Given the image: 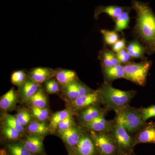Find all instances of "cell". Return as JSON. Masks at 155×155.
<instances>
[{
	"instance_id": "obj_33",
	"label": "cell",
	"mask_w": 155,
	"mask_h": 155,
	"mask_svg": "<svg viewBox=\"0 0 155 155\" xmlns=\"http://www.w3.org/2000/svg\"><path fill=\"white\" fill-rule=\"evenodd\" d=\"M45 83L46 91L49 94L57 93L60 91L59 84L57 80L50 79L46 81Z\"/></svg>"
},
{
	"instance_id": "obj_23",
	"label": "cell",
	"mask_w": 155,
	"mask_h": 155,
	"mask_svg": "<svg viewBox=\"0 0 155 155\" xmlns=\"http://www.w3.org/2000/svg\"><path fill=\"white\" fill-rule=\"evenodd\" d=\"M28 132L32 135L43 136L49 131V127L44 122H31L28 127Z\"/></svg>"
},
{
	"instance_id": "obj_37",
	"label": "cell",
	"mask_w": 155,
	"mask_h": 155,
	"mask_svg": "<svg viewBox=\"0 0 155 155\" xmlns=\"http://www.w3.org/2000/svg\"><path fill=\"white\" fill-rule=\"evenodd\" d=\"M16 117L19 120V122L23 126H25L28 124L30 121L31 116L29 113L26 110L20 111L16 115Z\"/></svg>"
},
{
	"instance_id": "obj_11",
	"label": "cell",
	"mask_w": 155,
	"mask_h": 155,
	"mask_svg": "<svg viewBox=\"0 0 155 155\" xmlns=\"http://www.w3.org/2000/svg\"><path fill=\"white\" fill-rule=\"evenodd\" d=\"M60 134L64 141L69 147L72 148L75 152V148L83 134L79 128L74 125Z\"/></svg>"
},
{
	"instance_id": "obj_32",
	"label": "cell",
	"mask_w": 155,
	"mask_h": 155,
	"mask_svg": "<svg viewBox=\"0 0 155 155\" xmlns=\"http://www.w3.org/2000/svg\"><path fill=\"white\" fill-rule=\"evenodd\" d=\"M31 113L33 116L39 121H45L48 117V111L45 108H40L32 107Z\"/></svg>"
},
{
	"instance_id": "obj_1",
	"label": "cell",
	"mask_w": 155,
	"mask_h": 155,
	"mask_svg": "<svg viewBox=\"0 0 155 155\" xmlns=\"http://www.w3.org/2000/svg\"><path fill=\"white\" fill-rule=\"evenodd\" d=\"M132 8L136 14V23L132 32L143 45L147 53L155 52V15L147 3L131 0Z\"/></svg>"
},
{
	"instance_id": "obj_22",
	"label": "cell",
	"mask_w": 155,
	"mask_h": 155,
	"mask_svg": "<svg viewBox=\"0 0 155 155\" xmlns=\"http://www.w3.org/2000/svg\"><path fill=\"white\" fill-rule=\"evenodd\" d=\"M38 85L31 80L30 78H27L25 83L21 86V92L22 95L25 98L29 99L38 91Z\"/></svg>"
},
{
	"instance_id": "obj_9",
	"label": "cell",
	"mask_w": 155,
	"mask_h": 155,
	"mask_svg": "<svg viewBox=\"0 0 155 155\" xmlns=\"http://www.w3.org/2000/svg\"><path fill=\"white\" fill-rule=\"evenodd\" d=\"M102 100L99 90L93 91L86 95L79 97L72 100V107L77 110L85 108L94 106L96 103Z\"/></svg>"
},
{
	"instance_id": "obj_19",
	"label": "cell",
	"mask_w": 155,
	"mask_h": 155,
	"mask_svg": "<svg viewBox=\"0 0 155 155\" xmlns=\"http://www.w3.org/2000/svg\"><path fill=\"white\" fill-rule=\"evenodd\" d=\"M106 110L100 109L94 106L85 108L81 112L80 118L83 123L91 122L99 116H104Z\"/></svg>"
},
{
	"instance_id": "obj_31",
	"label": "cell",
	"mask_w": 155,
	"mask_h": 155,
	"mask_svg": "<svg viewBox=\"0 0 155 155\" xmlns=\"http://www.w3.org/2000/svg\"><path fill=\"white\" fill-rule=\"evenodd\" d=\"M3 133L7 139L11 140L18 139L20 137L21 133L17 129L6 125L3 128Z\"/></svg>"
},
{
	"instance_id": "obj_36",
	"label": "cell",
	"mask_w": 155,
	"mask_h": 155,
	"mask_svg": "<svg viewBox=\"0 0 155 155\" xmlns=\"http://www.w3.org/2000/svg\"><path fill=\"white\" fill-rule=\"evenodd\" d=\"M116 57L120 64H125L130 62L131 59V57L127 52L126 48L121 50L119 52L116 53Z\"/></svg>"
},
{
	"instance_id": "obj_24",
	"label": "cell",
	"mask_w": 155,
	"mask_h": 155,
	"mask_svg": "<svg viewBox=\"0 0 155 155\" xmlns=\"http://www.w3.org/2000/svg\"><path fill=\"white\" fill-rule=\"evenodd\" d=\"M70 114H71L68 110H63L55 113L51 119L49 127L52 131H54L58 128L59 123Z\"/></svg>"
},
{
	"instance_id": "obj_25",
	"label": "cell",
	"mask_w": 155,
	"mask_h": 155,
	"mask_svg": "<svg viewBox=\"0 0 155 155\" xmlns=\"http://www.w3.org/2000/svg\"><path fill=\"white\" fill-rule=\"evenodd\" d=\"M10 155H34L22 143H13L7 146Z\"/></svg>"
},
{
	"instance_id": "obj_34",
	"label": "cell",
	"mask_w": 155,
	"mask_h": 155,
	"mask_svg": "<svg viewBox=\"0 0 155 155\" xmlns=\"http://www.w3.org/2000/svg\"><path fill=\"white\" fill-rule=\"evenodd\" d=\"M73 125H74V121L72 119V115L70 114L66 119L59 123L57 129H58L59 133H61Z\"/></svg>"
},
{
	"instance_id": "obj_15",
	"label": "cell",
	"mask_w": 155,
	"mask_h": 155,
	"mask_svg": "<svg viewBox=\"0 0 155 155\" xmlns=\"http://www.w3.org/2000/svg\"><path fill=\"white\" fill-rule=\"evenodd\" d=\"M98 59L101 63L102 67H110L120 64L116 57V53L109 50L105 44L98 52Z\"/></svg>"
},
{
	"instance_id": "obj_27",
	"label": "cell",
	"mask_w": 155,
	"mask_h": 155,
	"mask_svg": "<svg viewBox=\"0 0 155 155\" xmlns=\"http://www.w3.org/2000/svg\"><path fill=\"white\" fill-rule=\"evenodd\" d=\"M64 87L66 95L70 99L75 100L80 97L78 80Z\"/></svg>"
},
{
	"instance_id": "obj_2",
	"label": "cell",
	"mask_w": 155,
	"mask_h": 155,
	"mask_svg": "<svg viewBox=\"0 0 155 155\" xmlns=\"http://www.w3.org/2000/svg\"><path fill=\"white\" fill-rule=\"evenodd\" d=\"M102 101L106 107L116 113L129 107L130 101L136 94L135 91H124L114 88L105 82L99 90Z\"/></svg>"
},
{
	"instance_id": "obj_28",
	"label": "cell",
	"mask_w": 155,
	"mask_h": 155,
	"mask_svg": "<svg viewBox=\"0 0 155 155\" xmlns=\"http://www.w3.org/2000/svg\"><path fill=\"white\" fill-rule=\"evenodd\" d=\"M101 32L103 35L105 42L107 45H114L119 39V34L114 30L101 29Z\"/></svg>"
},
{
	"instance_id": "obj_18",
	"label": "cell",
	"mask_w": 155,
	"mask_h": 155,
	"mask_svg": "<svg viewBox=\"0 0 155 155\" xmlns=\"http://www.w3.org/2000/svg\"><path fill=\"white\" fill-rule=\"evenodd\" d=\"M54 76L58 83L64 87L78 80L76 73L71 70L59 69L55 71Z\"/></svg>"
},
{
	"instance_id": "obj_35",
	"label": "cell",
	"mask_w": 155,
	"mask_h": 155,
	"mask_svg": "<svg viewBox=\"0 0 155 155\" xmlns=\"http://www.w3.org/2000/svg\"><path fill=\"white\" fill-rule=\"evenodd\" d=\"M140 112L142 114L143 121V122H145L150 118L155 117V105L143 108L140 110Z\"/></svg>"
},
{
	"instance_id": "obj_4",
	"label": "cell",
	"mask_w": 155,
	"mask_h": 155,
	"mask_svg": "<svg viewBox=\"0 0 155 155\" xmlns=\"http://www.w3.org/2000/svg\"><path fill=\"white\" fill-rule=\"evenodd\" d=\"M116 114L115 122L124 126L128 132L139 130L144 125L140 110L128 107Z\"/></svg>"
},
{
	"instance_id": "obj_6",
	"label": "cell",
	"mask_w": 155,
	"mask_h": 155,
	"mask_svg": "<svg viewBox=\"0 0 155 155\" xmlns=\"http://www.w3.org/2000/svg\"><path fill=\"white\" fill-rule=\"evenodd\" d=\"M90 135L100 155L120 154L115 139L110 133L91 131Z\"/></svg>"
},
{
	"instance_id": "obj_10",
	"label": "cell",
	"mask_w": 155,
	"mask_h": 155,
	"mask_svg": "<svg viewBox=\"0 0 155 155\" xmlns=\"http://www.w3.org/2000/svg\"><path fill=\"white\" fill-rule=\"evenodd\" d=\"M135 145L139 143L155 144V123H150L134 137Z\"/></svg>"
},
{
	"instance_id": "obj_16",
	"label": "cell",
	"mask_w": 155,
	"mask_h": 155,
	"mask_svg": "<svg viewBox=\"0 0 155 155\" xmlns=\"http://www.w3.org/2000/svg\"><path fill=\"white\" fill-rule=\"evenodd\" d=\"M103 74L107 81H113L124 78V65L119 64L110 67H102Z\"/></svg>"
},
{
	"instance_id": "obj_17",
	"label": "cell",
	"mask_w": 155,
	"mask_h": 155,
	"mask_svg": "<svg viewBox=\"0 0 155 155\" xmlns=\"http://www.w3.org/2000/svg\"><path fill=\"white\" fill-rule=\"evenodd\" d=\"M127 52L132 58L140 59L146 61L144 54L147 53L145 48L138 40L135 39L130 41L126 47Z\"/></svg>"
},
{
	"instance_id": "obj_12",
	"label": "cell",
	"mask_w": 155,
	"mask_h": 155,
	"mask_svg": "<svg viewBox=\"0 0 155 155\" xmlns=\"http://www.w3.org/2000/svg\"><path fill=\"white\" fill-rule=\"evenodd\" d=\"M43 140L42 136L31 135L22 143L34 155H41L44 153Z\"/></svg>"
},
{
	"instance_id": "obj_30",
	"label": "cell",
	"mask_w": 155,
	"mask_h": 155,
	"mask_svg": "<svg viewBox=\"0 0 155 155\" xmlns=\"http://www.w3.org/2000/svg\"><path fill=\"white\" fill-rule=\"evenodd\" d=\"M27 78L25 72L22 70L16 71L12 74L11 81L14 85L18 86H22Z\"/></svg>"
},
{
	"instance_id": "obj_20",
	"label": "cell",
	"mask_w": 155,
	"mask_h": 155,
	"mask_svg": "<svg viewBox=\"0 0 155 155\" xmlns=\"http://www.w3.org/2000/svg\"><path fill=\"white\" fill-rule=\"evenodd\" d=\"M17 101V93L14 88H11L1 98L0 107L5 110H10L14 107Z\"/></svg>"
},
{
	"instance_id": "obj_29",
	"label": "cell",
	"mask_w": 155,
	"mask_h": 155,
	"mask_svg": "<svg viewBox=\"0 0 155 155\" xmlns=\"http://www.w3.org/2000/svg\"><path fill=\"white\" fill-rule=\"evenodd\" d=\"M5 121L6 126L15 128L20 133L24 131V126L19 122L16 116L8 115L5 118Z\"/></svg>"
},
{
	"instance_id": "obj_40",
	"label": "cell",
	"mask_w": 155,
	"mask_h": 155,
	"mask_svg": "<svg viewBox=\"0 0 155 155\" xmlns=\"http://www.w3.org/2000/svg\"><path fill=\"white\" fill-rule=\"evenodd\" d=\"M130 155H134V153H133V154H132Z\"/></svg>"
},
{
	"instance_id": "obj_21",
	"label": "cell",
	"mask_w": 155,
	"mask_h": 155,
	"mask_svg": "<svg viewBox=\"0 0 155 155\" xmlns=\"http://www.w3.org/2000/svg\"><path fill=\"white\" fill-rule=\"evenodd\" d=\"M130 10V8H127V9L115 20L116 24L114 28L115 31L116 32L121 31L128 28L130 19L129 16Z\"/></svg>"
},
{
	"instance_id": "obj_13",
	"label": "cell",
	"mask_w": 155,
	"mask_h": 155,
	"mask_svg": "<svg viewBox=\"0 0 155 155\" xmlns=\"http://www.w3.org/2000/svg\"><path fill=\"white\" fill-rule=\"evenodd\" d=\"M55 71L49 68L38 67L32 69L29 73V78L38 85L45 82L54 76Z\"/></svg>"
},
{
	"instance_id": "obj_5",
	"label": "cell",
	"mask_w": 155,
	"mask_h": 155,
	"mask_svg": "<svg viewBox=\"0 0 155 155\" xmlns=\"http://www.w3.org/2000/svg\"><path fill=\"white\" fill-rule=\"evenodd\" d=\"M110 133L113 136L120 154L130 155L135 146L134 138L129 135L124 126L116 123Z\"/></svg>"
},
{
	"instance_id": "obj_7",
	"label": "cell",
	"mask_w": 155,
	"mask_h": 155,
	"mask_svg": "<svg viewBox=\"0 0 155 155\" xmlns=\"http://www.w3.org/2000/svg\"><path fill=\"white\" fill-rule=\"evenodd\" d=\"M74 155H100L91 135L82 134Z\"/></svg>"
},
{
	"instance_id": "obj_38",
	"label": "cell",
	"mask_w": 155,
	"mask_h": 155,
	"mask_svg": "<svg viewBox=\"0 0 155 155\" xmlns=\"http://www.w3.org/2000/svg\"><path fill=\"white\" fill-rule=\"evenodd\" d=\"M113 45L112 51L117 53L126 48V41L124 38L120 39Z\"/></svg>"
},
{
	"instance_id": "obj_8",
	"label": "cell",
	"mask_w": 155,
	"mask_h": 155,
	"mask_svg": "<svg viewBox=\"0 0 155 155\" xmlns=\"http://www.w3.org/2000/svg\"><path fill=\"white\" fill-rule=\"evenodd\" d=\"M104 116H99L91 122L83 123L84 126L91 131L110 133L116 124L115 121L106 120Z\"/></svg>"
},
{
	"instance_id": "obj_26",
	"label": "cell",
	"mask_w": 155,
	"mask_h": 155,
	"mask_svg": "<svg viewBox=\"0 0 155 155\" xmlns=\"http://www.w3.org/2000/svg\"><path fill=\"white\" fill-rule=\"evenodd\" d=\"M33 107L45 108L47 105V98L44 93L41 89L38 90L36 93L29 99Z\"/></svg>"
},
{
	"instance_id": "obj_3",
	"label": "cell",
	"mask_w": 155,
	"mask_h": 155,
	"mask_svg": "<svg viewBox=\"0 0 155 155\" xmlns=\"http://www.w3.org/2000/svg\"><path fill=\"white\" fill-rule=\"evenodd\" d=\"M152 65V61H144L140 63L129 62L124 64V78L140 86H144Z\"/></svg>"
},
{
	"instance_id": "obj_14",
	"label": "cell",
	"mask_w": 155,
	"mask_h": 155,
	"mask_svg": "<svg viewBox=\"0 0 155 155\" xmlns=\"http://www.w3.org/2000/svg\"><path fill=\"white\" fill-rule=\"evenodd\" d=\"M127 7L118 5L99 6L95 10V19H98L99 16L101 14H106L110 16L114 21L121 14L127 9Z\"/></svg>"
},
{
	"instance_id": "obj_39",
	"label": "cell",
	"mask_w": 155,
	"mask_h": 155,
	"mask_svg": "<svg viewBox=\"0 0 155 155\" xmlns=\"http://www.w3.org/2000/svg\"><path fill=\"white\" fill-rule=\"evenodd\" d=\"M0 155H9L8 153L3 149H1L0 151Z\"/></svg>"
},
{
	"instance_id": "obj_41",
	"label": "cell",
	"mask_w": 155,
	"mask_h": 155,
	"mask_svg": "<svg viewBox=\"0 0 155 155\" xmlns=\"http://www.w3.org/2000/svg\"><path fill=\"white\" fill-rule=\"evenodd\" d=\"M122 155L120 154H118V155Z\"/></svg>"
}]
</instances>
